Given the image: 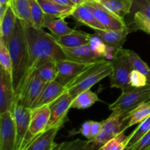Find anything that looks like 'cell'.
Segmentation results:
<instances>
[{
  "instance_id": "obj_22",
  "label": "cell",
  "mask_w": 150,
  "mask_h": 150,
  "mask_svg": "<svg viewBox=\"0 0 150 150\" xmlns=\"http://www.w3.org/2000/svg\"><path fill=\"white\" fill-rule=\"evenodd\" d=\"M18 18L12 7L9 5L5 15L0 20V38L3 40L6 45L8 44L16 28Z\"/></svg>"
},
{
  "instance_id": "obj_3",
  "label": "cell",
  "mask_w": 150,
  "mask_h": 150,
  "mask_svg": "<svg viewBox=\"0 0 150 150\" xmlns=\"http://www.w3.org/2000/svg\"><path fill=\"white\" fill-rule=\"evenodd\" d=\"M112 71L111 62L101 59L91 63L66 87V90L70 95L76 96L81 92L90 89L94 85L105 77L111 76Z\"/></svg>"
},
{
  "instance_id": "obj_12",
  "label": "cell",
  "mask_w": 150,
  "mask_h": 150,
  "mask_svg": "<svg viewBox=\"0 0 150 150\" xmlns=\"http://www.w3.org/2000/svg\"><path fill=\"white\" fill-rule=\"evenodd\" d=\"M56 64L58 73L55 81L67 87L91 63L83 64L65 59L57 62Z\"/></svg>"
},
{
  "instance_id": "obj_10",
  "label": "cell",
  "mask_w": 150,
  "mask_h": 150,
  "mask_svg": "<svg viewBox=\"0 0 150 150\" xmlns=\"http://www.w3.org/2000/svg\"><path fill=\"white\" fill-rule=\"evenodd\" d=\"M76 97L74 95H70L66 90L59 98L50 104L51 118L48 128L57 126L62 127L66 122L67 113L70 109L72 103Z\"/></svg>"
},
{
  "instance_id": "obj_16",
  "label": "cell",
  "mask_w": 150,
  "mask_h": 150,
  "mask_svg": "<svg viewBox=\"0 0 150 150\" xmlns=\"http://www.w3.org/2000/svg\"><path fill=\"white\" fill-rule=\"evenodd\" d=\"M95 34L98 35L107 45L120 50L123 48L125 42L127 39V36L131 32L129 26L122 29L117 30H94Z\"/></svg>"
},
{
  "instance_id": "obj_23",
  "label": "cell",
  "mask_w": 150,
  "mask_h": 150,
  "mask_svg": "<svg viewBox=\"0 0 150 150\" xmlns=\"http://www.w3.org/2000/svg\"><path fill=\"white\" fill-rule=\"evenodd\" d=\"M38 1L45 14L63 19L71 16L73 10L76 8L58 4L49 0H38Z\"/></svg>"
},
{
  "instance_id": "obj_13",
  "label": "cell",
  "mask_w": 150,
  "mask_h": 150,
  "mask_svg": "<svg viewBox=\"0 0 150 150\" xmlns=\"http://www.w3.org/2000/svg\"><path fill=\"white\" fill-rule=\"evenodd\" d=\"M15 104L13 79L0 69V114L12 111Z\"/></svg>"
},
{
  "instance_id": "obj_4",
  "label": "cell",
  "mask_w": 150,
  "mask_h": 150,
  "mask_svg": "<svg viewBox=\"0 0 150 150\" xmlns=\"http://www.w3.org/2000/svg\"><path fill=\"white\" fill-rule=\"evenodd\" d=\"M150 100V85L142 87H130L122 91L120 96L109 105L111 114L125 117L139 104Z\"/></svg>"
},
{
  "instance_id": "obj_46",
  "label": "cell",
  "mask_w": 150,
  "mask_h": 150,
  "mask_svg": "<svg viewBox=\"0 0 150 150\" xmlns=\"http://www.w3.org/2000/svg\"><path fill=\"white\" fill-rule=\"evenodd\" d=\"M90 1V0H85V1Z\"/></svg>"
},
{
  "instance_id": "obj_11",
  "label": "cell",
  "mask_w": 150,
  "mask_h": 150,
  "mask_svg": "<svg viewBox=\"0 0 150 150\" xmlns=\"http://www.w3.org/2000/svg\"><path fill=\"white\" fill-rule=\"evenodd\" d=\"M16 131L12 111L0 114V150H16Z\"/></svg>"
},
{
  "instance_id": "obj_34",
  "label": "cell",
  "mask_w": 150,
  "mask_h": 150,
  "mask_svg": "<svg viewBox=\"0 0 150 150\" xmlns=\"http://www.w3.org/2000/svg\"><path fill=\"white\" fill-rule=\"evenodd\" d=\"M0 64L1 68L10 75L13 79V67L12 59L8 48L2 39L0 38Z\"/></svg>"
},
{
  "instance_id": "obj_33",
  "label": "cell",
  "mask_w": 150,
  "mask_h": 150,
  "mask_svg": "<svg viewBox=\"0 0 150 150\" xmlns=\"http://www.w3.org/2000/svg\"><path fill=\"white\" fill-rule=\"evenodd\" d=\"M128 56L133 68L144 75L147 79V83L150 85V67L148 64L144 62L135 51L129 50Z\"/></svg>"
},
{
  "instance_id": "obj_19",
  "label": "cell",
  "mask_w": 150,
  "mask_h": 150,
  "mask_svg": "<svg viewBox=\"0 0 150 150\" xmlns=\"http://www.w3.org/2000/svg\"><path fill=\"white\" fill-rule=\"evenodd\" d=\"M72 17L74 18L79 23L86 25L93 30H105V28L98 20L92 10L84 4L77 6L72 13Z\"/></svg>"
},
{
  "instance_id": "obj_9",
  "label": "cell",
  "mask_w": 150,
  "mask_h": 150,
  "mask_svg": "<svg viewBox=\"0 0 150 150\" xmlns=\"http://www.w3.org/2000/svg\"><path fill=\"white\" fill-rule=\"evenodd\" d=\"M85 4L95 14L98 20L103 26L108 30H117L127 27L124 19L111 13L105 8L99 0H90L85 2Z\"/></svg>"
},
{
  "instance_id": "obj_6",
  "label": "cell",
  "mask_w": 150,
  "mask_h": 150,
  "mask_svg": "<svg viewBox=\"0 0 150 150\" xmlns=\"http://www.w3.org/2000/svg\"><path fill=\"white\" fill-rule=\"evenodd\" d=\"M45 83L38 76L36 69L29 70L26 73L20 93L16 99L15 103L24 108H32L42 92Z\"/></svg>"
},
{
  "instance_id": "obj_44",
  "label": "cell",
  "mask_w": 150,
  "mask_h": 150,
  "mask_svg": "<svg viewBox=\"0 0 150 150\" xmlns=\"http://www.w3.org/2000/svg\"><path fill=\"white\" fill-rule=\"evenodd\" d=\"M70 1H71L72 2H73V4L76 6V7L79 5H81V4H84V3L86 2V1H85V0H70Z\"/></svg>"
},
{
  "instance_id": "obj_38",
  "label": "cell",
  "mask_w": 150,
  "mask_h": 150,
  "mask_svg": "<svg viewBox=\"0 0 150 150\" xmlns=\"http://www.w3.org/2000/svg\"><path fill=\"white\" fill-rule=\"evenodd\" d=\"M132 10H134V12H140L150 19V2L147 0H133Z\"/></svg>"
},
{
  "instance_id": "obj_47",
  "label": "cell",
  "mask_w": 150,
  "mask_h": 150,
  "mask_svg": "<svg viewBox=\"0 0 150 150\" xmlns=\"http://www.w3.org/2000/svg\"><path fill=\"white\" fill-rule=\"evenodd\" d=\"M147 1H149V2H150V0H147Z\"/></svg>"
},
{
  "instance_id": "obj_35",
  "label": "cell",
  "mask_w": 150,
  "mask_h": 150,
  "mask_svg": "<svg viewBox=\"0 0 150 150\" xmlns=\"http://www.w3.org/2000/svg\"><path fill=\"white\" fill-rule=\"evenodd\" d=\"M90 48L92 51L99 57L100 59H105L107 54L108 45L98 36L95 35H91L90 40L89 42Z\"/></svg>"
},
{
  "instance_id": "obj_41",
  "label": "cell",
  "mask_w": 150,
  "mask_h": 150,
  "mask_svg": "<svg viewBox=\"0 0 150 150\" xmlns=\"http://www.w3.org/2000/svg\"><path fill=\"white\" fill-rule=\"evenodd\" d=\"M79 133L84 136L87 140L91 139V129H90V121H86L82 124L80 130L78 132Z\"/></svg>"
},
{
  "instance_id": "obj_5",
  "label": "cell",
  "mask_w": 150,
  "mask_h": 150,
  "mask_svg": "<svg viewBox=\"0 0 150 150\" xmlns=\"http://www.w3.org/2000/svg\"><path fill=\"white\" fill-rule=\"evenodd\" d=\"M129 50L121 48L111 60L113 71L110 76L111 88H117L122 91L130 87L129 85V77L133 70L131 62L128 56Z\"/></svg>"
},
{
  "instance_id": "obj_20",
  "label": "cell",
  "mask_w": 150,
  "mask_h": 150,
  "mask_svg": "<svg viewBox=\"0 0 150 150\" xmlns=\"http://www.w3.org/2000/svg\"><path fill=\"white\" fill-rule=\"evenodd\" d=\"M90 37L91 35L86 32L74 29L71 33L54 38L62 48H75L89 43Z\"/></svg>"
},
{
  "instance_id": "obj_21",
  "label": "cell",
  "mask_w": 150,
  "mask_h": 150,
  "mask_svg": "<svg viewBox=\"0 0 150 150\" xmlns=\"http://www.w3.org/2000/svg\"><path fill=\"white\" fill-rule=\"evenodd\" d=\"M150 116V100L139 104L137 107L122 117V121L125 125V129L136 124L141 123L142 121Z\"/></svg>"
},
{
  "instance_id": "obj_15",
  "label": "cell",
  "mask_w": 150,
  "mask_h": 150,
  "mask_svg": "<svg viewBox=\"0 0 150 150\" xmlns=\"http://www.w3.org/2000/svg\"><path fill=\"white\" fill-rule=\"evenodd\" d=\"M65 91V86H62L56 81L47 82L44 86L43 89L40 95L39 98L34 103L31 109H35V108L50 105L57 98H59Z\"/></svg>"
},
{
  "instance_id": "obj_1",
  "label": "cell",
  "mask_w": 150,
  "mask_h": 150,
  "mask_svg": "<svg viewBox=\"0 0 150 150\" xmlns=\"http://www.w3.org/2000/svg\"><path fill=\"white\" fill-rule=\"evenodd\" d=\"M25 35L29 51V71L35 69L41 63L48 60L58 62L66 57L61 45L53 35L47 33L43 29H37L23 23Z\"/></svg>"
},
{
  "instance_id": "obj_40",
  "label": "cell",
  "mask_w": 150,
  "mask_h": 150,
  "mask_svg": "<svg viewBox=\"0 0 150 150\" xmlns=\"http://www.w3.org/2000/svg\"><path fill=\"white\" fill-rule=\"evenodd\" d=\"M102 127V122H98L95 121H90V129H91V139L89 141L93 140L98 136Z\"/></svg>"
},
{
  "instance_id": "obj_29",
  "label": "cell",
  "mask_w": 150,
  "mask_h": 150,
  "mask_svg": "<svg viewBox=\"0 0 150 150\" xmlns=\"http://www.w3.org/2000/svg\"><path fill=\"white\" fill-rule=\"evenodd\" d=\"M150 131V116L145 119L144 121L139 123V125L134 130V131L128 136L127 150L131 149L144 135Z\"/></svg>"
},
{
  "instance_id": "obj_30",
  "label": "cell",
  "mask_w": 150,
  "mask_h": 150,
  "mask_svg": "<svg viewBox=\"0 0 150 150\" xmlns=\"http://www.w3.org/2000/svg\"><path fill=\"white\" fill-rule=\"evenodd\" d=\"M53 150H95L88 140L76 139L70 142L57 144Z\"/></svg>"
},
{
  "instance_id": "obj_18",
  "label": "cell",
  "mask_w": 150,
  "mask_h": 150,
  "mask_svg": "<svg viewBox=\"0 0 150 150\" xmlns=\"http://www.w3.org/2000/svg\"><path fill=\"white\" fill-rule=\"evenodd\" d=\"M61 127L59 126L50 127L36 136L26 150H53L57 144L54 139Z\"/></svg>"
},
{
  "instance_id": "obj_24",
  "label": "cell",
  "mask_w": 150,
  "mask_h": 150,
  "mask_svg": "<svg viewBox=\"0 0 150 150\" xmlns=\"http://www.w3.org/2000/svg\"><path fill=\"white\" fill-rule=\"evenodd\" d=\"M43 27L49 29L54 37L66 35L71 33L74 30L69 27L64 19L56 18L46 14H45Z\"/></svg>"
},
{
  "instance_id": "obj_39",
  "label": "cell",
  "mask_w": 150,
  "mask_h": 150,
  "mask_svg": "<svg viewBox=\"0 0 150 150\" xmlns=\"http://www.w3.org/2000/svg\"><path fill=\"white\" fill-rule=\"evenodd\" d=\"M150 149V131L143 136L129 150H149Z\"/></svg>"
},
{
  "instance_id": "obj_14",
  "label": "cell",
  "mask_w": 150,
  "mask_h": 150,
  "mask_svg": "<svg viewBox=\"0 0 150 150\" xmlns=\"http://www.w3.org/2000/svg\"><path fill=\"white\" fill-rule=\"evenodd\" d=\"M51 118L50 105L32 109L29 132L33 136L40 134L47 130Z\"/></svg>"
},
{
  "instance_id": "obj_28",
  "label": "cell",
  "mask_w": 150,
  "mask_h": 150,
  "mask_svg": "<svg viewBox=\"0 0 150 150\" xmlns=\"http://www.w3.org/2000/svg\"><path fill=\"white\" fill-rule=\"evenodd\" d=\"M57 62L48 60L41 63L40 65L36 67L38 74L45 83L47 82L55 81L57 76Z\"/></svg>"
},
{
  "instance_id": "obj_17",
  "label": "cell",
  "mask_w": 150,
  "mask_h": 150,
  "mask_svg": "<svg viewBox=\"0 0 150 150\" xmlns=\"http://www.w3.org/2000/svg\"><path fill=\"white\" fill-rule=\"evenodd\" d=\"M62 49L66 59L77 62L90 64L101 59L92 51L89 43L75 48H62Z\"/></svg>"
},
{
  "instance_id": "obj_43",
  "label": "cell",
  "mask_w": 150,
  "mask_h": 150,
  "mask_svg": "<svg viewBox=\"0 0 150 150\" xmlns=\"http://www.w3.org/2000/svg\"><path fill=\"white\" fill-rule=\"evenodd\" d=\"M10 4V3H9V4H0V20L2 19L3 17H4V16L5 15L6 11H7Z\"/></svg>"
},
{
  "instance_id": "obj_42",
  "label": "cell",
  "mask_w": 150,
  "mask_h": 150,
  "mask_svg": "<svg viewBox=\"0 0 150 150\" xmlns=\"http://www.w3.org/2000/svg\"><path fill=\"white\" fill-rule=\"evenodd\" d=\"M49 1L55 2L58 4H61L63 6H67V7H76V6L70 0H49Z\"/></svg>"
},
{
  "instance_id": "obj_2",
  "label": "cell",
  "mask_w": 150,
  "mask_h": 150,
  "mask_svg": "<svg viewBox=\"0 0 150 150\" xmlns=\"http://www.w3.org/2000/svg\"><path fill=\"white\" fill-rule=\"evenodd\" d=\"M10 51L13 67V85L15 102L20 93L23 81L29 70V51L24 29L21 21L18 18L14 32L7 45Z\"/></svg>"
},
{
  "instance_id": "obj_48",
  "label": "cell",
  "mask_w": 150,
  "mask_h": 150,
  "mask_svg": "<svg viewBox=\"0 0 150 150\" xmlns=\"http://www.w3.org/2000/svg\"><path fill=\"white\" fill-rule=\"evenodd\" d=\"M149 150H150V149H149Z\"/></svg>"
},
{
  "instance_id": "obj_32",
  "label": "cell",
  "mask_w": 150,
  "mask_h": 150,
  "mask_svg": "<svg viewBox=\"0 0 150 150\" xmlns=\"http://www.w3.org/2000/svg\"><path fill=\"white\" fill-rule=\"evenodd\" d=\"M125 132H121L114 139L108 141L99 150H127L128 136H126Z\"/></svg>"
},
{
  "instance_id": "obj_37",
  "label": "cell",
  "mask_w": 150,
  "mask_h": 150,
  "mask_svg": "<svg viewBox=\"0 0 150 150\" xmlns=\"http://www.w3.org/2000/svg\"><path fill=\"white\" fill-rule=\"evenodd\" d=\"M147 79L144 75L133 69L129 77V85L133 87H142L147 85Z\"/></svg>"
},
{
  "instance_id": "obj_7",
  "label": "cell",
  "mask_w": 150,
  "mask_h": 150,
  "mask_svg": "<svg viewBox=\"0 0 150 150\" xmlns=\"http://www.w3.org/2000/svg\"><path fill=\"white\" fill-rule=\"evenodd\" d=\"M12 112L16 125V150H26L35 137L29 132L32 109L24 108L18 104L15 103Z\"/></svg>"
},
{
  "instance_id": "obj_36",
  "label": "cell",
  "mask_w": 150,
  "mask_h": 150,
  "mask_svg": "<svg viewBox=\"0 0 150 150\" xmlns=\"http://www.w3.org/2000/svg\"><path fill=\"white\" fill-rule=\"evenodd\" d=\"M133 30H141L150 35V19L140 12H134L133 16Z\"/></svg>"
},
{
  "instance_id": "obj_45",
  "label": "cell",
  "mask_w": 150,
  "mask_h": 150,
  "mask_svg": "<svg viewBox=\"0 0 150 150\" xmlns=\"http://www.w3.org/2000/svg\"><path fill=\"white\" fill-rule=\"evenodd\" d=\"M11 0H0V4H5L10 3Z\"/></svg>"
},
{
  "instance_id": "obj_26",
  "label": "cell",
  "mask_w": 150,
  "mask_h": 150,
  "mask_svg": "<svg viewBox=\"0 0 150 150\" xmlns=\"http://www.w3.org/2000/svg\"><path fill=\"white\" fill-rule=\"evenodd\" d=\"M10 6L19 20L32 26L29 0H11Z\"/></svg>"
},
{
  "instance_id": "obj_27",
  "label": "cell",
  "mask_w": 150,
  "mask_h": 150,
  "mask_svg": "<svg viewBox=\"0 0 150 150\" xmlns=\"http://www.w3.org/2000/svg\"><path fill=\"white\" fill-rule=\"evenodd\" d=\"M98 101H100V99L98 95L90 89H88L76 95L72 103L70 108L86 109L93 105Z\"/></svg>"
},
{
  "instance_id": "obj_25",
  "label": "cell",
  "mask_w": 150,
  "mask_h": 150,
  "mask_svg": "<svg viewBox=\"0 0 150 150\" xmlns=\"http://www.w3.org/2000/svg\"><path fill=\"white\" fill-rule=\"evenodd\" d=\"M108 10L124 19L126 15L131 13L133 0H99Z\"/></svg>"
},
{
  "instance_id": "obj_31",
  "label": "cell",
  "mask_w": 150,
  "mask_h": 150,
  "mask_svg": "<svg viewBox=\"0 0 150 150\" xmlns=\"http://www.w3.org/2000/svg\"><path fill=\"white\" fill-rule=\"evenodd\" d=\"M31 9V16L32 20V26L37 29L43 28L45 13L38 0H29Z\"/></svg>"
},
{
  "instance_id": "obj_8",
  "label": "cell",
  "mask_w": 150,
  "mask_h": 150,
  "mask_svg": "<svg viewBox=\"0 0 150 150\" xmlns=\"http://www.w3.org/2000/svg\"><path fill=\"white\" fill-rule=\"evenodd\" d=\"M125 130L122 117L111 114L108 118L102 122V127L98 136L93 140L88 141L92 144L94 149L99 150L106 142L114 139L121 132Z\"/></svg>"
}]
</instances>
